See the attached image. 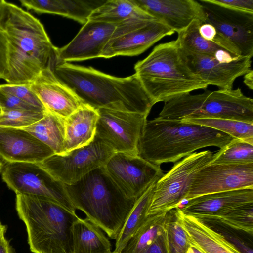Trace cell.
Listing matches in <instances>:
<instances>
[{"instance_id":"cell-1","label":"cell","mask_w":253,"mask_h":253,"mask_svg":"<svg viewBox=\"0 0 253 253\" xmlns=\"http://www.w3.org/2000/svg\"><path fill=\"white\" fill-rule=\"evenodd\" d=\"M2 28L8 41L7 84H30L44 69H53L58 48L38 19L7 2Z\"/></svg>"},{"instance_id":"cell-2","label":"cell","mask_w":253,"mask_h":253,"mask_svg":"<svg viewBox=\"0 0 253 253\" xmlns=\"http://www.w3.org/2000/svg\"><path fill=\"white\" fill-rule=\"evenodd\" d=\"M53 71L84 104L95 109L128 111L148 116L154 105L135 74L116 77L92 67L67 62L57 63Z\"/></svg>"},{"instance_id":"cell-3","label":"cell","mask_w":253,"mask_h":253,"mask_svg":"<svg viewBox=\"0 0 253 253\" xmlns=\"http://www.w3.org/2000/svg\"><path fill=\"white\" fill-rule=\"evenodd\" d=\"M233 139L203 126L155 118L144 123L138 143V155L159 166L175 163L203 148L222 149Z\"/></svg>"},{"instance_id":"cell-4","label":"cell","mask_w":253,"mask_h":253,"mask_svg":"<svg viewBox=\"0 0 253 253\" xmlns=\"http://www.w3.org/2000/svg\"><path fill=\"white\" fill-rule=\"evenodd\" d=\"M64 185L75 209L82 211L110 239L115 240L137 199L126 197L103 167L74 184Z\"/></svg>"},{"instance_id":"cell-5","label":"cell","mask_w":253,"mask_h":253,"mask_svg":"<svg viewBox=\"0 0 253 253\" xmlns=\"http://www.w3.org/2000/svg\"><path fill=\"white\" fill-rule=\"evenodd\" d=\"M134 70L154 105L208 86L189 68L176 40L155 46Z\"/></svg>"},{"instance_id":"cell-6","label":"cell","mask_w":253,"mask_h":253,"mask_svg":"<svg viewBox=\"0 0 253 253\" xmlns=\"http://www.w3.org/2000/svg\"><path fill=\"white\" fill-rule=\"evenodd\" d=\"M16 209L24 223L34 253H73L72 227L75 212L49 199L17 194Z\"/></svg>"},{"instance_id":"cell-7","label":"cell","mask_w":253,"mask_h":253,"mask_svg":"<svg viewBox=\"0 0 253 253\" xmlns=\"http://www.w3.org/2000/svg\"><path fill=\"white\" fill-rule=\"evenodd\" d=\"M187 118L226 119L253 124V100L239 88L188 93L165 102L156 118L178 121Z\"/></svg>"},{"instance_id":"cell-8","label":"cell","mask_w":253,"mask_h":253,"mask_svg":"<svg viewBox=\"0 0 253 253\" xmlns=\"http://www.w3.org/2000/svg\"><path fill=\"white\" fill-rule=\"evenodd\" d=\"M210 150L193 153L175 163L156 182L147 216L179 207L184 201L195 174L212 160Z\"/></svg>"},{"instance_id":"cell-9","label":"cell","mask_w":253,"mask_h":253,"mask_svg":"<svg viewBox=\"0 0 253 253\" xmlns=\"http://www.w3.org/2000/svg\"><path fill=\"white\" fill-rule=\"evenodd\" d=\"M2 179L16 195L43 197L75 212L76 209L64 184L56 180L39 163H7L2 169Z\"/></svg>"},{"instance_id":"cell-10","label":"cell","mask_w":253,"mask_h":253,"mask_svg":"<svg viewBox=\"0 0 253 253\" xmlns=\"http://www.w3.org/2000/svg\"><path fill=\"white\" fill-rule=\"evenodd\" d=\"M114 153L95 136L85 146L65 154H54L39 164L56 180L65 185H71L103 167Z\"/></svg>"},{"instance_id":"cell-11","label":"cell","mask_w":253,"mask_h":253,"mask_svg":"<svg viewBox=\"0 0 253 253\" xmlns=\"http://www.w3.org/2000/svg\"><path fill=\"white\" fill-rule=\"evenodd\" d=\"M174 31L158 20L134 19L116 26L101 57L139 55Z\"/></svg>"},{"instance_id":"cell-12","label":"cell","mask_w":253,"mask_h":253,"mask_svg":"<svg viewBox=\"0 0 253 253\" xmlns=\"http://www.w3.org/2000/svg\"><path fill=\"white\" fill-rule=\"evenodd\" d=\"M103 167L122 192L133 199L138 198L164 174L160 166L130 153H114Z\"/></svg>"},{"instance_id":"cell-13","label":"cell","mask_w":253,"mask_h":253,"mask_svg":"<svg viewBox=\"0 0 253 253\" xmlns=\"http://www.w3.org/2000/svg\"><path fill=\"white\" fill-rule=\"evenodd\" d=\"M95 136L115 153L138 155L139 139L147 116L137 112L99 108Z\"/></svg>"},{"instance_id":"cell-14","label":"cell","mask_w":253,"mask_h":253,"mask_svg":"<svg viewBox=\"0 0 253 253\" xmlns=\"http://www.w3.org/2000/svg\"><path fill=\"white\" fill-rule=\"evenodd\" d=\"M205 15L204 22L232 45L241 56L253 55V13L230 9L199 0Z\"/></svg>"},{"instance_id":"cell-15","label":"cell","mask_w":253,"mask_h":253,"mask_svg":"<svg viewBox=\"0 0 253 253\" xmlns=\"http://www.w3.org/2000/svg\"><path fill=\"white\" fill-rule=\"evenodd\" d=\"M253 189V163L209 164L193 177L184 201L211 193Z\"/></svg>"},{"instance_id":"cell-16","label":"cell","mask_w":253,"mask_h":253,"mask_svg":"<svg viewBox=\"0 0 253 253\" xmlns=\"http://www.w3.org/2000/svg\"><path fill=\"white\" fill-rule=\"evenodd\" d=\"M180 50L191 70L208 85L216 86L219 89H232L235 80L251 69L250 57L239 56L223 59Z\"/></svg>"},{"instance_id":"cell-17","label":"cell","mask_w":253,"mask_h":253,"mask_svg":"<svg viewBox=\"0 0 253 253\" xmlns=\"http://www.w3.org/2000/svg\"><path fill=\"white\" fill-rule=\"evenodd\" d=\"M116 26L103 22L88 21L68 44L58 48L56 64L101 57Z\"/></svg>"},{"instance_id":"cell-18","label":"cell","mask_w":253,"mask_h":253,"mask_svg":"<svg viewBox=\"0 0 253 253\" xmlns=\"http://www.w3.org/2000/svg\"><path fill=\"white\" fill-rule=\"evenodd\" d=\"M29 84L46 110L61 118H66L84 104L51 68L42 70Z\"/></svg>"},{"instance_id":"cell-19","label":"cell","mask_w":253,"mask_h":253,"mask_svg":"<svg viewBox=\"0 0 253 253\" xmlns=\"http://www.w3.org/2000/svg\"><path fill=\"white\" fill-rule=\"evenodd\" d=\"M140 8L177 33L193 21L204 22L201 4L194 0H132Z\"/></svg>"},{"instance_id":"cell-20","label":"cell","mask_w":253,"mask_h":253,"mask_svg":"<svg viewBox=\"0 0 253 253\" xmlns=\"http://www.w3.org/2000/svg\"><path fill=\"white\" fill-rule=\"evenodd\" d=\"M250 203H253V189L244 188L200 196L178 208L183 214L202 220L224 215Z\"/></svg>"},{"instance_id":"cell-21","label":"cell","mask_w":253,"mask_h":253,"mask_svg":"<svg viewBox=\"0 0 253 253\" xmlns=\"http://www.w3.org/2000/svg\"><path fill=\"white\" fill-rule=\"evenodd\" d=\"M54 152L28 131L0 126V157L7 163H40Z\"/></svg>"},{"instance_id":"cell-22","label":"cell","mask_w":253,"mask_h":253,"mask_svg":"<svg viewBox=\"0 0 253 253\" xmlns=\"http://www.w3.org/2000/svg\"><path fill=\"white\" fill-rule=\"evenodd\" d=\"M99 115L97 109L83 104L65 119L63 153L85 146L94 138Z\"/></svg>"},{"instance_id":"cell-23","label":"cell","mask_w":253,"mask_h":253,"mask_svg":"<svg viewBox=\"0 0 253 253\" xmlns=\"http://www.w3.org/2000/svg\"><path fill=\"white\" fill-rule=\"evenodd\" d=\"M27 10L38 13L54 14L85 24L91 12L105 0H19Z\"/></svg>"},{"instance_id":"cell-24","label":"cell","mask_w":253,"mask_h":253,"mask_svg":"<svg viewBox=\"0 0 253 253\" xmlns=\"http://www.w3.org/2000/svg\"><path fill=\"white\" fill-rule=\"evenodd\" d=\"M176 208L189 243L204 253H241L206 224Z\"/></svg>"},{"instance_id":"cell-25","label":"cell","mask_w":253,"mask_h":253,"mask_svg":"<svg viewBox=\"0 0 253 253\" xmlns=\"http://www.w3.org/2000/svg\"><path fill=\"white\" fill-rule=\"evenodd\" d=\"M73 253H109L111 245L102 230L87 218L78 217L72 227Z\"/></svg>"},{"instance_id":"cell-26","label":"cell","mask_w":253,"mask_h":253,"mask_svg":"<svg viewBox=\"0 0 253 253\" xmlns=\"http://www.w3.org/2000/svg\"><path fill=\"white\" fill-rule=\"evenodd\" d=\"M134 19L157 20L140 8L132 0H109L95 8L88 21L117 26Z\"/></svg>"},{"instance_id":"cell-27","label":"cell","mask_w":253,"mask_h":253,"mask_svg":"<svg viewBox=\"0 0 253 253\" xmlns=\"http://www.w3.org/2000/svg\"><path fill=\"white\" fill-rule=\"evenodd\" d=\"M201 21H193L187 27L178 32L176 41L179 48L185 51L229 59L239 56L229 52L217 44L204 39L199 29Z\"/></svg>"},{"instance_id":"cell-28","label":"cell","mask_w":253,"mask_h":253,"mask_svg":"<svg viewBox=\"0 0 253 253\" xmlns=\"http://www.w3.org/2000/svg\"><path fill=\"white\" fill-rule=\"evenodd\" d=\"M65 119L49 112L33 124L21 128L50 148L54 154L63 153Z\"/></svg>"},{"instance_id":"cell-29","label":"cell","mask_w":253,"mask_h":253,"mask_svg":"<svg viewBox=\"0 0 253 253\" xmlns=\"http://www.w3.org/2000/svg\"><path fill=\"white\" fill-rule=\"evenodd\" d=\"M157 181L152 183L136 200L133 208L115 239L114 251L121 253L129 240L146 220L147 217V212Z\"/></svg>"},{"instance_id":"cell-30","label":"cell","mask_w":253,"mask_h":253,"mask_svg":"<svg viewBox=\"0 0 253 253\" xmlns=\"http://www.w3.org/2000/svg\"><path fill=\"white\" fill-rule=\"evenodd\" d=\"M181 122L211 127L233 138L253 145V124L231 119L211 118H183Z\"/></svg>"},{"instance_id":"cell-31","label":"cell","mask_w":253,"mask_h":253,"mask_svg":"<svg viewBox=\"0 0 253 253\" xmlns=\"http://www.w3.org/2000/svg\"><path fill=\"white\" fill-rule=\"evenodd\" d=\"M166 212L147 216L129 240L121 253H141L145 248L166 229Z\"/></svg>"},{"instance_id":"cell-32","label":"cell","mask_w":253,"mask_h":253,"mask_svg":"<svg viewBox=\"0 0 253 253\" xmlns=\"http://www.w3.org/2000/svg\"><path fill=\"white\" fill-rule=\"evenodd\" d=\"M253 163V145L233 139L213 154L209 164L244 165Z\"/></svg>"},{"instance_id":"cell-33","label":"cell","mask_w":253,"mask_h":253,"mask_svg":"<svg viewBox=\"0 0 253 253\" xmlns=\"http://www.w3.org/2000/svg\"><path fill=\"white\" fill-rule=\"evenodd\" d=\"M200 221L221 224L253 235V203L240 206L224 215Z\"/></svg>"},{"instance_id":"cell-34","label":"cell","mask_w":253,"mask_h":253,"mask_svg":"<svg viewBox=\"0 0 253 253\" xmlns=\"http://www.w3.org/2000/svg\"><path fill=\"white\" fill-rule=\"evenodd\" d=\"M169 253H186L189 243L177 208L167 211L165 221Z\"/></svg>"},{"instance_id":"cell-35","label":"cell","mask_w":253,"mask_h":253,"mask_svg":"<svg viewBox=\"0 0 253 253\" xmlns=\"http://www.w3.org/2000/svg\"><path fill=\"white\" fill-rule=\"evenodd\" d=\"M205 224L241 253H253V235L219 224Z\"/></svg>"},{"instance_id":"cell-36","label":"cell","mask_w":253,"mask_h":253,"mask_svg":"<svg viewBox=\"0 0 253 253\" xmlns=\"http://www.w3.org/2000/svg\"><path fill=\"white\" fill-rule=\"evenodd\" d=\"M47 112L21 110H0V126L23 128L40 120Z\"/></svg>"},{"instance_id":"cell-37","label":"cell","mask_w":253,"mask_h":253,"mask_svg":"<svg viewBox=\"0 0 253 253\" xmlns=\"http://www.w3.org/2000/svg\"><path fill=\"white\" fill-rule=\"evenodd\" d=\"M0 89L31 105L46 110L38 96L30 88L29 84H6L0 85Z\"/></svg>"},{"instance_id":"cell-38","label":"cell","mask_w":253,"mask_h":253,"mask_svg":"<svg viewBox=\"0 0 253 253\" xmlns=\"http://www.w3.org/2000/svg\"><path fill=\"white\" fill-rule=\"evenodd\" d=\"M0 109L47 112L46 110L31 105L1 89H0Z\"/></svg>"},{"instance_id":"cell-39","label":"cell","mask_w":253,"mask_h":253,"mask_svg":"<svg viewBox=\"0 0 253 253\" xmlns=\"http://www.w3.org/2000/svg\"><path fill=\"white\" fill-rule=\"evenodd\" d=\"M210 2L232 10L253 13V0H208Z\"/></svg>"},{"instance_id":"cell-40","label":"cell","mask_w":253,"mask_h":253,"mask_svg":"<svg viewBox=\"0 0 253 253\" xmlns=\"http://www.w3.org/2000/svg\"><path fill=\"white\" fill-rule=\"evenodd\" d=\"M8 41L4 31L0 28V79L5 80L8 72Z\"/></svg>"},{"instance_id":"cell-41","label":"cell","mask_w":253,"mask_h":253,"mask_svg":"<svg viewBox=\"0 0 253 253\" xmlns=\"http://www.w3.org/2000/svg\"><path fill=\"white\" fill-rule=\"evenodd\" d=\"M141 253H169L166 228L157 238L147 246Z\"/></svg>"},{"instance_id":"cell-42","label":"cell","mask_w":253,"mask_h":253,"mask_svg":"<svg viewBox=\"0 0 253 253\" xmlns=\"http://www.w3.org/2000/svg\"><path fill=\"white\" fill-rule=\"evenodd\" d=\"M244 77V83L251 90L253 89V71L250 69L247 72Z\"/></svg>"},{"instance_id":"cell-43","label":"cell","mask_w":253,"mask_h":253,"mask_svg":"<svg viewBox=\"0 0 253 253\" xmlns=\"http://www.w3.org/2000/svg\"><path fill=\"white\" fill-rule=\"evenodd\" d=\"M0 253H11L9 243L4 236L0 239Z\"/></svg>"},{"instance_id":"cell-44","label":"cell","mask_w":253,"mask_h":253,"mask_svg":"<svg viewBox=\"0 0 253 253\" xmlns=\"http://www.w3.org/2000/svg\"><path fill=\"white\" fill-rule=\"evenodd\" d=\"M7 3L4 0H0V28H2V23L4 18L6 10Z\"/></svg>"},{"instance_id":"cell-45","label":"cell","mask_w":253,"mask_h":253,"mask_svg":"<svg viewBox=\"0 0 253 253\" xmlns=\"http://www.w3.org/2000/svg\"><path fill=\"white\" fill-rule=\"evenodd\" d=\"M189 243V242H188ZM186 253H204L196 247L189 243V246L186 250Z\"/></svg>"},{"instance_id":"cell-46","label":"cell","mask_w":253,"mask_h":253,"mask_svg":"<svg viewBox=\"0 0 253 253\" xmlns=\"http://www.w3.org/2000/svg\"><path fill=\"white\" fill-rule=\"evenodd\" d=\"M6 231V227L4 225L2 224L0 221V239L4 236Z\"/></svg>"},{"instance_id":"cell-47","label":"cell","mask_w":253,"mask_h":253,"mask_svg":"<svg viewBox=\"0 0 253 253\" xmlns=\"http://www.w3.org/2000/svg\"><path fill=\"white\" fill-rule=\"evenodd\" d=\"M3 169V165L2 162L0 161V172H2Z\"/></svg>"},{"instance_id":"cell-48","label":"cell","mask_w":253,"mask_h":253,"mask_svg":"<svg viewBox=\"0 0 253 253\" xmlns=\"http://www.w3.org/2000/svg\"><path fill=\"white\" fill-rule=\"evenodd\" d=\"M109 253H120L118 252L115 251H114V250L113 252H112V251H111V252H110Z\"/></svg>"},{"instance_id":"cell-49","label":"cell","mask_w":253,"mask_h":253,"mask_svg":"<svg viewBox=\"0 0 253 253\" xmlns=\"http://www.w3.org/2000/svg\"></svg>"}]
</instances>
